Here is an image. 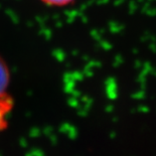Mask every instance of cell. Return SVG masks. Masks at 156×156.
Masks as SVG:
<instances>
[{
    "label": "cell",
    "instance_id": "cell-2",
    "mask_svg": "<svg viewBox=\"0 0 156 156\" xmlns=\"http://www.w3.org/2000/svg\"><path fill=\"white\" fill-rule=\"evenodd\" d=\"M11 83V72L5 58L0 55V97L9 95L8 89Z\"/></svg>",
    "mask_w": 156,
    "mask_h": 156
},
{
    "label": "cell",
    "instance_id": "cell-1",
    "mask_svg": "<svg viewBox=\"0 0 156 156\" xmlns=\"http://www.w3.org/2000/svg\"><path fill=\"white\" fill-rule=\"evenodd\" d=\"M14 108V99L10 94L4 97H0V134L8 127L9 116Z\"/></svg>",
    "mask_w": 156,
    "mask_h": 156
},
{
    "label": "cell",
    "instance_id": "cell-3",
    "mask_svg": "<svg viewBox=\"0 0 156 156\" xmlns=\"http://www.w3.org/2000/svg\"><path fill=\"white\" fill-rule=\"evenodd\" d=\"M39 2L48 7L52 8H62L69 6L77 1V0H38Z\"/></svg>",
    "mask_w": 156,
    "mask_h": 156
}]
</instances>
